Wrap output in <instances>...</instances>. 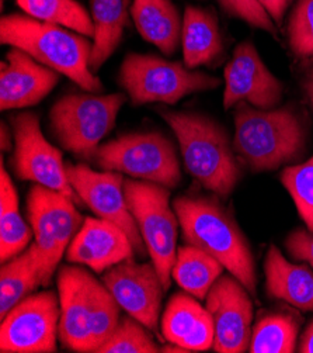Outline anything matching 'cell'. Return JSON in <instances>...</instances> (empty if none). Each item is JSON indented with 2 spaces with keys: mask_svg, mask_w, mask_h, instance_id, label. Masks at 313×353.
<instances>
[{
  "mask_svg": "<svg viewBox=\"0 0 313 353\" xmlns=\"http://www.w3.org/2000/svg\"><path fill=\"white\" fill-rule=\"evenodd\" d=\"M307 125L291 105L261 110L241 101L235 112L233 150L253 172H268L302 158Z\"/></svg>",
  "mask_w": 313,
  "mask_h": 353,
  "instance_id": "cell-1",
  "label": "cell"
},
{
  "mask_svg": "<svg viewBox=\"0 0 313 353\" xmlns=\"http://www.w3.org/2000/svg\"><path fill=\"white\" fill-rule=\"evenodd\" d=\"M184 241L214 256L245 289L257 294L255 259L236 221L214 199L179 197L173 203Z\"/></svg>",
  "mask_w": 313,
  "mask_h": 353,
  "instance_id": "cell-2",
  "label": "cell"
},
{
  "mask_svg": "<svg viewBox=\"0 0 313 353\" xmlns=\"http://www.w3.org/2000/svg\"><path fill=\"white\" fill-rule=\"evenodd\" d=\"M0 41L25 51L86 92L102 90L101 81L89 66L93 43L79 32L30 16L8 14L0 21Z\"/></svg>",
  "mask_w": 313,
  "mask_h": 353,
  "instance_id": "cell-3",
  "label": "cell"
},
{
  "mask_svg": "<svg viewBox=\"0 0 313 353\" xmlns=\"http://www.w3.org/2000/svg\"><path fill=\"white\" fill-rule=\"evenodd\" d=\"M159 113L177 137L188 173L206 190L228 197L239 182L240 170L226 130L199 113L166 109Z\"/></svg>",
  "mask_w": 313,
  "mask_h": 353,
  "instance_id": "cell-4",
  "label": "cell"
},
{
  "mask_svg": "<svg viewBox=\"0 0 313 353\" xmlns=\"http://www.w3.org/2000/svg\"><path fill=\"white\" fill-rule=\"evenodd\" d=\"M125 101L124 93L66 94L50 112L51 131L65 151L93 161L100 141L114 128Z\"/></svg>",
  "mask_w": 313,
  "mask_h": 353,
  "instance_id": "cell-5",
  "label": "cell"
},
{
  "mask_svg": "<svg viewBox=\"0 0 313 353\" xmlns=\"http://www.w3.org/2000/svg\"><path fill=\"white\" fill-rule=\"evenodd\" d=\"M118 79L135 105L176 104L188 94L215 89L221 83L218 78L191 70L182 62L147 54H128Z\"/></svg>",
  "mask_w": 313,
  "mask_h": 353,
  "instance_id": "cell-6",
  "label": "cell"
},
{
  "mask_svg": "<svg viewBox=\"0 0 313 353\" xmlns=\"http://www.w3.org/2000/svg\"><path fill=\"white\" fill-rule=\"evenodd\" d=\"M94 162L102 170L129 174L169 189L182 182L180 162L171 141L162 132H131L100 144Z\"/></svg>",
  "mask_w": 313,
  "mask_h": 353,
  "instance_id": "cell-7",
  "label": "cell"
},
{
  "mask_svg": "<svg viewBox=\"0 0 313 353\" xmlns=\"http://www.w3.org/2000/svg\"><path fill=\"white\" fill-rule=\"evenodd\" d=\"M128 208L141 232L164 292L177 258V220L170 207L169 188L148 181L124 182Z\"/></svg>",
  "mask_w": 313,
  "mask_h": 353,
  "instance_id": "cell-8",
  "label": "cell"
},
{
  "mask_svg": "<svg viewBox=\"0 0 313 353\" xmlns=\"http://www.w3.org/2000/svg\"><path fill=\"white\" fill-rule=\"evenodd\" d=\"M27 213L41 256L43 285L47 286L85 220L74 199L37 183L27 196Z\"/></svg>",
  "mask_w": 313,
  "mask_h": 353,
  "instance_id": "cell-9",
  "label": "cell"
},
{
  "mask_svg": "<svg viewBox=\"0 0 313 353\" xmlns=\"http://www.w3.org/2000/svg\"><path fill=\"white\" fill-rule=\"evenodd\" d=\"M61 303L54 292L30 294L14 305L0 325V350L52 353L59 336Z\"/></svg>",
  "mask_w": 313,
  "mask_h": 353,
  "instance_id": "cell-10",
  "label": "cell"
},
{
  "mask_svg": "<svg viewBox=\"0 0 313 353\" xmlns=\"http://www.w3.org/2000/svg\"><path fill=\"white\" fill-rule=\"evenodd\" d=\"M14 135L13 168L21 181L34 182L76 200L79 196L69 182L62 154L51 145L40 128L36 113H20L12 119Z\"/></svg>",
  "mask_w": 313,
  "mask_h": 353,
  "instance_id": "cell-11",
  "label": "cell"
},
{
  "mask_svg": "<svg viewBox=\"0 0 313 353\" xmlns=\"http://www.w3.org/2000/svg\"><path fill=\"white\" fill-rule=\"evenodd\" d=\"M69 182L76 194L100 219L121 227L129 236L133 251L144 255L147 245L127 204L124 178L118 172H96L86 165H66Z\"/></svg>",
  "mask_w": 313,
  "mask_h": 353,
  "instance_id": "cell-12",
  "label": "cell"
},
{
  "mask_svg": "<svg viewBox=\"0 0 313 353\" xmlns=\"http://www.w3.org/2000/svg\"><path fill=\"white\" fill-rule=\"evenodd\" d=\"M224 108H236L241 101L256 109H275L283 100L284 86L263 62L250 41L240 43L224 70Z\"/></svg>",
  "mask_w": 313,
  "mask_h": 353,
  "instance_id": "cell-13",
  "label": "cell"
},
{
  "mask_svg": "<svg viewBox=\"0 0 313 353\" xmlns=\"http://www.w3.org/2000/svg\"><path fill=\"white\" fill-rule=\"evenodd\" d=\"M240 281L221 276L206 296V310L214 321V345L218 353L246 352L252 338L253 303Z\"/></svg>",
  "mask_w": 313,
  "mask_h": 353,
  "instance_id": "cell-14",
  "label": "cell"
},
{
  "mask_svg": "<svg viewBox=\"0 0 313 353\" xmlns=\"http://www.w3.org/2000/svg\"><path fill=\"white\" fill-rule=\"evenodd\" d=\"M102 283L128 315L151 331L158 328L164 288L153 263L125 259L110 268Z\"/></svg>",
  "mask_w": 313,
  "mask_h": 353,
  "instance_id": "cell-15",
  "label": "cell"
},
{
  "mask_svg": "<svg viewBox=\"0 0 313 353\" xmlns=\"http://www.w3.org/2000/svg\"><path fill=\"white\" fill-rule=\"evenodd\" d=\"M96 281L93 274L78 266H63L58 274L59 341L69 350L91 352Z\"/></svg>",
  "mask_w": 313,
  "mask_h": 353,
  "instance_id": "cell-16",
  "label": "cell"
},
{
  "mask_svg": "<svg viewBox=\"0 0 313 353\" xmlns=\"http://www.w3.org/2000/svg\"><path fill=\"white\" fill-rule=\"evenodd\" d=\"M59 82V72L34 59L20 48H12L0 65V108L24 109L39 104Z\"/></svg>",
  "mask_w": 313,
  "mask_h": 353,
  "instance_id": "cell-17",
  "label": "cell"
},
{
  "mask_svg": "<svg viewBox=\"0 0 313 353\" xmlns=\"http://www.w3.org/2000/svg\"><path fill=\"white\" fill-rule=\"evenodd\" d=\"M133 252L132 242L121 227L100 217H87L66 250V259L100 273L132 258Z\"/></svg>",
  "mask_w": 313,
  "mask_h": 353,
  "instance_id": "cell-18",
  "label": "cell"
},
{
  "mask_svg": "<svg viewBox=\"0 0 313 353\" xmlns=\"http://www.w3.org/2000/svg\"><path fill=\"white\" fill-rule=\"evenodd\" d=\"M162 334L187 352H202L213 347L215 330L210 311L186 292L169 300L162 316Z\"/></svg>",
  "mask_w": 313,
  "mask_h": 353,
  "instance_id": "cell-19",
  "label": "cell"
},
{
  "mask_svg": "<svg viewBox=\"0 0 313 353\" xmlns=\"http://www.w3.org/2000/svg\"><path fill=\"white\" fill-rule=\"evenodd\" d=\"M131 16L136 30L164 55H173L180 43L183 19L171 0H132Z\"/></svg>",
  "mask_w": 313,
  "mask_h": 353,
  "instance_id": "cell-20",
  "label": "cell"
},
{
  "mask_svg": "<svg viewBox=\"0 0 313 353\" xmlns=\"http://www.w3.org/2000/svg\"><path fill=\"white\" fill-rule=\"evenodd\" d=\"M264 273L270 297L302 311H313V274L306 266L290 263L281 251L271 245L264 261Z\"/></svg>",
  "mask_w": 313,
  "mask_h": 353,
  "instance_id": "cell-21",
  "label": "cell"
},
{
  "mask_svg": "<svg viewBox=\"0 0 313 353\" xmlns=\"http://www.w3.org/2000/svg\"><path fill=\"white\" fill-rule=\"evenodd\" d=\"M182 47L184 65H210L224 52V41L214 9L187 6L183 16Z\"/></svg>",
  "mask_w": 313,
  "mask_h": 353,
  "instance_id": "cell-22",
  "label": "cell"
},
{
  "mask_svg": "<svg viewBox=\"0 0 313 353\" xmlns=\"http://www.w3.org/2000/svg\"><path fill=\"white\" fill-rule=\"evenodd\" d=\"M131 6V0H91L94 37L89 66L93 74L117 50L129 23Z\"/></svg>",
  "mask_w": 313,
  "mask_h": 353,
  "instance_id": "cell-23",
  "label": "cell"
},
{
  "mask_svg": "<svg viewBox=\"0 0 313 353\" xmlns=\"http://www.w3.org/2000/svg\"><path fill=\"white\" fill-rule=\"evenodd\" d=\"M43 285V263L36 243L3 263L0 270V319Z\"/></svg>",
  "mask_w": 313,
  "mask_h": 353,
  "instance_id": "cell-24",
  "label": "cell"
},
{
  "mask_svg": "<svg viewBox=\"0 0 313 353\" xmlns=\"http://www.w3.org/2000/svg\"><path fill=\"white\" fill-rule=\"evenodd\" d=\"M224 269V265L214 256L187 243L177 250L171 277L184 292L198 300H205Z\"/></svg>",
  "mask_w": 313,
  "mask_h": 353,
  "instance_id": "cell-25",
  "label": "cell"
},
{
  "mask_svg": "<svg viewBox=\"0 0 313 353\" xmlns=\"http://www.w3.org/2000/svg\"><path fill=\"white\" fill-rule=\"evenodd\" d=\"M31 231L19 210V197L2 161L0 168V259L2 263L21 254L28 245Z\"/></svg>",
  "mask_w": 313,
  "mask_h": 353,
  "instance_id": "cell-26",
  "label": "cell"
},
{
  "mask_svg": "<svg viewBox=\"0 0 313 353\" xmlns=\"http://www.w3.org/2000/svg\"><path fill=\"white\" fill-rule=\"evenodd\" d=\"M17 5L30 17L94 37L93 19L76 0H17Z\"/></svg>",
  "mask_w": 313,
  "mask_h": 353,
  "instance_id": "cell-27",
  "label": "cell"
},
{
  "mask_svg": "<svg viewBox=\"0 0 313 353\" xmlns=\"http://www.w3.org/2000/svg\"><path fill=\"white\" fill-rule=\"evenodd\" d=\"M299 323L291 314H268L252 330L249 352L292 353L298 338Z\"/></svg>",
  "mask_w": 313,
  "mask_h": 353,
  "instance_id": "cell-28",
  "label": "cell"
},
{
  "mask_svg": "<svg viewBox=\"0 0 313 353\" xmlns=\"http://www.w3.org/2000/svg\"><path fill=\"white\" fill-rule=\"evenodd\" d=\"M144 324L133 316H124L97 353H156L162 347L153 341Z\"/></svg>",
  "mask_w": 313,
  "mask_h": 353,
  "instance_id": "cell-29",
  "label": "cell"
},
{
  "mask_svg": "<svg viewBox=\"0 0 313 353\" xmlns=\"http://www.w3.org/2000/svg\"><path fill=\"white\" fill-rule=\"evenodd\" d=\"M281 182L290 192L301 219L313 234V157L303 163L285 168Z\"/></svg>",
  "mask_w": 313,
  "mask_h": 353,
  "instance_id": "cell-30",
  "label": "cell"
},
{
  "mask_svg": "<svg viewBox=\"0 0 313 353\" xmlns=\"http://www.w3.org/2000/svg\"><path fill=\"white\" fill-rule=\"evenodd\" d=\"M287 31L290 48L296 57H313V0H298Z\"/></svg>",
  "mask_w": 313,
  "mask_h": 353,
  "instance_id": "cell-31",
  "label": "cell"
},
{
  "mask_svg": "<svg viewBox=\"0 0 313 353\" xmlns=\"http://www.w3.org/2000/svg\"><path fill=\"white\" fill-rule=\"evenodd\" d=\"M221 8L229 16L240 19L255 28L277 35V24L260 5L259 0H218Z\"/></svg>",
  "mask_w": 313,
  "mask_h": 353,
  "instance_id": "cell-32",
  "label": "cell"
},
{
  "mask_svg": "<svg viewBox=\"0 0 313 353\" xmlns=\"http://www.w3.org/2000/svg\"><path fill=\"white\" fill-rule=\"evenodd\" d=\"M288 252L294 259L305 261L313 268V234L306 230H295L285 241Z\"/></svg>",
  "mask_w": 313,
  "mask_h": 353,
  "instance_id": "cell-33",
  "label": "cell"
},
{
  "mask_svg": "<svg viewBox=\"0 0 313 353\" xmlns=\"http://www.w3.org/2000/svg\"><path fill=\"white\" fill-rule=\"evenodd\" d=\"M277 26H281L284 16L291 5V0H259Z\"/></svg>",
  "mask_w": 313,
  "mask_h": 353,
  "instance_id": "cell-34",
  "label": "cell"
},
{
  "mask_svg": "<svg viewBox=\"0 0 313 353\" xmlns=\"http://www.w3.org/2000/svg\"><path fill=\"white\" fill-rule=\"evenodd\" d=\"M299 352L301 353H313V323L307 327V330L302 335Z\"/></svg>",
  "mask_w": 313,
  "mask_h": 353,
  "instance_id": "cell-35",
  "label": "cell"
},
{
  "mask_svg": "<svg viewBox=\"0 0 313 353\" xmlns=\"http://www.w3.org/2000/svg\"><path fill=\"white\" fill-rule=\"evenodd\" d=\"M0 135H2V138H0V147H2V151H10L13 148L12 139L14 138V135H12L9 127L5 123H2V127H0Z\"/></svg>",
  "mask_w": 313,
  "mask_h": 353,
  "instance_id": "cell-36",
  "label": "cell"
},
{
  "mask_svg": "<svg viewBox=\"0 0 313 353\" xmlns=\"http://www.w3.org/2000/svg\"><path fill=\"white\" fill-rule=\"evenodd\" d=\"M303 88H305V92L307 94V99L310 101V105L313 109V65L309 68V70L305 75V81H303Z\"/></svg>",
  "mask_w": 313,
  "mask_h": 353,
  "instance_id": "cell-37",
  "label": "cell"
}]
</instances>
